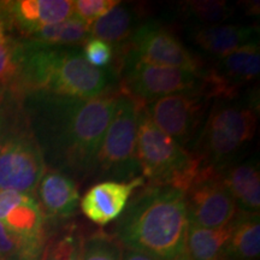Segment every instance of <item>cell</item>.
Returning <instances> with one entry per match:
<instances>
[{"instance_id": "1", "label": "cell", "mask_w": 260, "mask_h": 260, "mask_svg": "<svg viewBox=\"0 0 260 260\" xmlns=\"http://www.w3.org/2000/svg\"><path fill=\"white\" fill-rule=\"evenodd\" d=\"M30 94L41 104L42 138L37 140L45 162L75 182L92 177L118 93L89 100L41 92Z\"/></svg>"}, {"instance_id": "2", "label": "cell", "mask_w": 260, "mask_h": 260, "mask_svg": "<svg viewBox=\"0 0 260 260\" xmlns=\"http://www.w3.org/2000/svg\"><path fill=\"white\" fill-rule=\"evenodd\" d=\"M186 194L167 184H147L126 205L115 237L126 249L158 260H188Z\"/></svg>"}, {"instance_id": "3", "label": "cell", "mask_w": 260, "mask_h": 260, "mask_svg": "<svg viewBox=\"0 0 260 260\" xmlns=\"http://www.w3.org/2000/svg\"><path fill=\"white\" fill-rule=\"evenodd\" d=\"M111 70L90 65L77 48L19 45L18 71L14 82L17 92L95 99L105 95L111 84Z\"/></svg>"}, {"instance_id": "4", "label": "cell", "mask_w": 260, "mask_h": 260, "mask_svg": "<svg viewBox=\"0 0 260 260\" xmlns=\"http://www.w3.org/2000/svg\"><path fill=\"white\" fill-rule=\"evenodd\" d=\"M45 172L44 154L28 119L12 105L0 106V190L34 194Z\"/></svg>"}, {"instance_id": "5", "label": "cell", "mask_w": 260, "mask_h": 260, "mask_svg": "<svg viewBox=\"0 0 260 260\" xmlns=\"http://www.w3.org/2000/svg\"><path fill=\"white\" fill-rule=\"evenodd\" d=\"M256 123L254 104L236 99L214 100L191 153L204 167H223L252 141Z\"/></svg>"}, {"instance_id": "6", "label": "cell", "mask_w": 260, "mask_h": 260, "mask_svg": "<svg viewBox=\"0 0 260 260\" xmlns=\"http://www.w3.org/2000/svg\"><path fill=\"white\" fill-rule=\"evenodd\" d=\"M141 176L148 184H167L186 191L200 168V161L152 122L144 104L139 113L136 139Z\"/></svg>"}, {"instance_id": "7", "label": "cell", "mask_w": 260, "mask_h": 260, "mask_svg": "<svg viewBox=\"0 0 260 260\" xmlns=\"http://www.w3.org/2000/svg\"><path fill=\"white\" fill-rule=\"evenodd\" d=\"M141 104L124 93H118L115 112L95 160L94 180L128 182L141 177L136 153Z\"/></svg>"}, {"instance_id": "8", "label": "cell", "mask_w": 260, "mask_h": 260, "mask_svg": "<svg viewBox=\"0 0 260 260\" xmlns=\"http://www.w3.org/2000/svg\"><path fill=\"white\" fill-rule=\"evenodd\" d=\"M116 51L118 52V58L122 57V64H119L122 93L140 103L147 104L170 94L199 87L200 74L180 68L146 63L123 47H117Z\"/></svg>"}, {"instance_id": "9", "label": "cell", "mask_w": 260, "mask_h": 260, "mask_svg": "<svg viewBox=\"0 0 260 260\" xmlns=\"http://www.w3.org/2000/svg\"><path fill=\"white\" fill-rule=\"evenodd\" d=\"M184 194L189 225L218 229L232 223L239 212L216 168L200 165Z\"/></svg>"}, {"instance_id": "10", "label": "cell", "mask_w": 260, "mask_h": 260, "mask_svg": "<svg viewBox=\"0 0 260 260\" xmlns=\"http://www.w3.org/2000/svg\"><path fill=\"white\" fill-rule=\"evenodd\" d=\"M210 100L199 88L162 96L144 104L152 122L181 146L198 136Z\"/></svg>"}, {"instance_id": "11", "label": "cell", "mask_w": 260, "mask_h": 260, "mask_svg": "<svg viewBox=\"0 0 260 260\" xmlns=\"http://www.w3.org/2000/svg\"><path fill=\"white\" fill-rule=\"evenodd\" d=\"M259 73V44L253 42L219 58L211 69L203 71L198 88L209 100H234L240 89L254 81Z\"/></svg>"}, {"instance_id": "12", "label": "cell", "mask_w": 260, "mask_h": 260, "mask_svg": "<svg viewBox=\"0 0 260 260\" xmlns=\"http://www.w3.org/2000/svg\"><path fill=\"white\" fill-rule=\"evenodd\" d=\"M123 48L146 63L203 73V64L176 35L154 22L138 25Z\"/></svg>"}, {"instance_id": "13", "label": "cell", "mask_w": 260, "mask_h": 260, "mask_svg": "<svg viewBox=\"0 0 260 260\" xmlns=\"http://www.w3.org/2000/svg\"><path fill=\"white\" fill-rule=\"evenodd\" d=\"M145 183L142 176L128 182H99L83 195L80 207L89 220L99 225H105L121 217L132 194L145 186Z\"/></svg>"}, {"instance_id": "14", "label": "cell", "mask_w": 260, "mask_h": 260, "mask_svg": "<svg viewBox=\"0 0 260 260\" xmlns=\"http://www.w3.org/2000/svg\"><path fill=\"white\" fill-rule=\"evenodd\" d=\"M3 18L28 37L47 25L57 24L74 15L71 0H17L0 3Z\"/></svg>"}, {"instance_id": "15", "label": "cell", "mask_w": 260, "mask_h": 260, "mask_svg": "<svg viewBox=\"0 0 260 260\" xmlns=\"http://www.w3.org/2000/svg\"><path fill=\"white\" fill-rule=\"evenodd\" d=\"M0 223L19 235L45 236V217L34 194L0 190Z\"/></svg>"}, {"instance_id": "16", "label": "cell", "mask_w": 260, "mask_h": 260, "mask_svg": "<svg viewBox=\"0 0 260 260\" xmlns=\"http://www.w3.org/2000/svg\"><path fill=\"white\" fill-rule=\"evenodd\" d=\"M37 190L44 217L52 219L70 218L80 206L81 198L77 183L59 171L45 172Z\"/></svg>"}, {"instance_id": "17", "label": "cell", "mask_w": 260, "mask_h": 260, "mask_svg": "<svg viewBox=\"0 0 260 260\" xmlns=\"http://www.w3.org/2000/svg\"><path fill=\"white\" fill-rule=\"evenodd\" d=\"M216 169L223 184L232 194L237 210L245 213H259L260 171L258 161H230Z\"/></svg>"}, {"instance_id": "18", "label": "cell", "mask_w": 260, "mask_h": 260, "mask_svg": "<svg viewBox=\"0 0 260 260\" xmlns=\"http://www.w3.org/2000/svg\"><path fill=\"white\" fill-rule=\"evenodd\" d=\"M195 44L204 51L223 58L239 48L258 42V28L248 25H207L193 32Z\"/></svg>"}, {"instance_id": "19", "label": "cell", "mask_w": 260, "mask_h": 260, "mask_svg": "<svg viewBox=\"0 0 260 260\" xmlns=\"http://www.w3.org/2000/svg\"><path fill=\"white\" fill-rule=\"evenodd\" d=\"M232 235L218 260H255L260 253L259 213L237 212Z\"/></svg>"}, {"instance_id": "20", "label": "cell", "mask_w": 260, "mask_h": 260, "mask_svg": "<svg viewBox=\"0 0 260 260\" xmlns=\"http://www.w3.org/2000/svg\"><path fill=\"white\" fill-rule=\"evenodd\" d=\"M138 15L129 6L116 5L107 14L89 24L90 38L99 39L110 45L121 46L135 31Z\"/></svg>"}, {"instance_id": "21", "label": "cell", "mask_w": 260, "mask_h": 260, "mask_svg": "<svg viewBox=\"0 0 260 260\" xmlns=\"http://www.w3.org/2000/svg\"><path fill=\"white\" fill-rule=\"evenodd\" d=\"M27 38L30 42L44 46H76L84 44L90 38L89 24L73 15L60 23L47 25L31 32Z\"/></svg>"}, {"instance_id": "22", "label": "cell", "mask_w": 260, "mask_h": 260, "mask_svg": "<svg viewBox=\"0 0 260 260\" xmlns=\"http://www.w3.org/2000/svg\"><path fill=\"white\" fill-rule=\"evenodd\" d=\"M233 226V222L218 229L189 225L187 235L188 260H218L232 235Z\"/></svg>"}, {"instance_id": "23", "label": "cell", "mask_w": 260, "mask_h": 260, "mask_svg": "<svg viewBox=\"0 0 260 260\" xmlns=\"http://www.w3.org/2000/svg\"><path fill=\"white\" fill-rule=\"evenodd\" d=\"M46 239L27 237L0 223V260H42Z\"/></svg>"}, {"instance_id": "24", "label": "cell", "mask_w": 260, "mask_h": 260, "mask_svg": "<svg viewBox=\"0 0 260 260\" xmlns=\"http://www.w3.org/2000/svg\"><path fill=\"white\" fill-rule=\"evenodd\" d=\"M184 15L203 24L218 25L233 16V9L223 0H195L182 5Z\"/></svg>"}, {"instance_id": "25", "label": "cell", "mask_w": 260, "mask_h": 260, "mask_svg": "<svg viewBox=\"0 0 260 260\" xmlns=\"http://www.w3.org/2000/svg\"><path fill=\"white\" fill-rule=\"evenodd\" d=\"M81 260H122L121 245L104 233L83 239Z\"/></svg>"}, {"instance_id": "26", "label": "cell", "mask_w": 260, "mask_h": 260, "mask_svg": "<svg viewBox=\"0 0 260 260\" xmlns=\"http://www.w3.org/2000/svg\"><path fill=\"white\" fill-rule=\"evenodd\" d=\"M83 239L74 230L61 234L45 246L42 260H81Z\"/></svg>"}, {"instance_id": "27", "label": "cell", "mask_w": 260, "mask_h": 260, "mask_svg": "<svg viewBox=\"0 0 260 260\" xmlns=\"http://www.w3.org/2000/svg\"><path fill=\"white\" fill-rule=\"evenodd\" d=\"M19 42L6 38L0 41V83H12L18 71Z\"/></svg>"}, {"instance_id": "28", "label": "cell", "mask_w": 260, "mask_h": 260, "mask_svg": "<svg viewBox=\"0 0 260 260\" xmlns=\"http://www.w3.org/2000/svg\"><path fill=\"white\" fill-rule=\"evenodd\" d=\"M119 3L118 0H76L74 2V15L90 24Z\"/></svg>"}, {"instance_id": "29", "label": "cell", "mask_w": 260, "mask_h": 260, "mask_svg": "<svg viewBox=\"0 0 260 260\" xmlns=\"http://www.w3.org/2000/svg\"><path fill=\"white\" fill-rule=\"evenodd\" d=\"M82 54L92 67L104 69V68L109 67L112 61L115 51H113L112 45L99 40V39L89 38L84 42Z\"/></svg>"}, {"instance_id": "30", "label": "cell", "mask_w": 260, "mask_h": 260, "mask_svg": "<svg viewBox=\"0 0 260 260\" xmlns=\"http://www.w3.org/2000/svg\"><path fill=\"white\" fill-rule=\"evenodd\" d=\"M122 260H158V259H155L151 255L144 254V253L126 249V251L122 254Z\"/></svg>"}, {"instance_id": "31", "label": "cell", "mask_w": 260, "mask_h": 260, "mask_svg": "<svg viewBox=\"0 0 260 260\" xmlns=\"http://www.w3.org/2000/svg\"><path fill=\"white\" fill-rule=\"evenodd\" d=\"M5 22H4V18H3L2 16V12H0V41H4L6 39V35H5Z\"/></svg>"}]
</instances>
